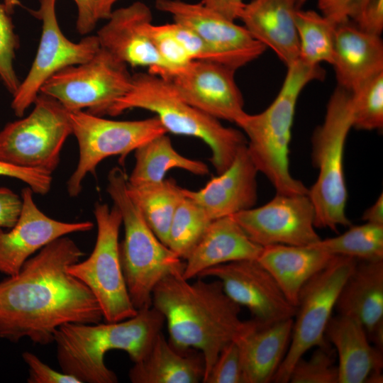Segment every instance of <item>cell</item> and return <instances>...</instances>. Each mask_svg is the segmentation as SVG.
I'll return each mask as SVG.
<instances>
[{
    "mask_svg": "<svg viewBox=\"0 0 383 383\" xmlns=\"http://www.w3.org/2000/svg\"><path fill=\"white\" fill-rule=\"evenodd\" d=\"M22 357L28 367V383H81L72 375L55 370L30 352H23Z\"/></svg>",
    "mask_w": 383,
    "mask_h": 383,
    "instance_id": "40",
    "label": "cell"
},
{
    "mask_svg": "<svg viewBox=\"0 0 383 383\" xmlns=\"http://www.w3.org/2000/svg\"><path fill=\"white\" fill-rule=\"evenodd\" d=\"M338 314L358 321L383 349V260H357L338 296Z\"/></svg>",
    "mask_w": 383,
    "mask_h": 383,
    "instance_id": "21",
    "label": "cell"
},
{
    "mask_svg": "<svg viewBox=\"0 0 383 383\" xmlns=\"http://www.w3.org/2000/svg\"><path fill=\"white\" fill-rule=\"evenodd\" d=\"M97 31L100 48L131 67L167 77L170 70L158 55L149 35L152 23L150 8L141 1L113 10Z\"/></svg>",
    "mask_w": 383,
    "mask_h": 383,
    "instance_id": "19",
    "label": "cell"
},
{
    "mask_svg": "<svg viewBox=\"0 0 383 383\" xmlns=\"http://www.w3.org/2000/svg\"><path fill=\"white\" fill-rule=\"evenodd\" d=\"M296 0H252L240 18L251 35L272 49L287 67L299 58Z\"/></svg>",
    "mask_w": 383,
    "mask_h": 383,
    "instance_id": "24",
    "label": "cell"
},
{
    "mask_svg": "<svg viewBox=\"0 0 383 383\" xmlns=\"http://www.w3.org/2000/svg\"><path fill=\"white\" fill-rule=\"evenodd\" d=\"M334 351L329 344L317 347L308 360L300 358L289 377L292 383H338V365L334 364Z\"/></svg>",
    "mask_w": 383,
    "mask_h": 383,
    "instance_id": "35",
    "label": "cell"
},
{
    "mask_svg": "<svg viewBox=\"0 0 383 383\" xmlns=\"http://www.w3.org/2000/svg\"><path fill=\"white\" fill-rule=\"evenodd\" d=\"M257 172L245 145L225 171L199 190L184 189V194L201 206L211 220L231 216L256 204Z\"/></svg>",
    "mask_w": 383,
    "mask_h": 383,
    "instance_id": "20",
    "label": "cell"
},
{
    "mask_svg": "<svg viewBox=\"0 0 383 383\" xmlns=\"http://www.w3.org/2000/svg\"><path fill=\"white\" fill-rule=\"evenodd\" d=\"M135 166L128 177V183L131 185L161 182L167 172L174 168L200 176L209 173L204 162L179 154L172 146L167 133L157 136L138 148L135 150Z\"/></svg>",
    "mask_w": 383,
    "mask_h": 383,
    "instance_id": "29",
    "label": "cell"
},
{
    "mask_svg": "<svg viewBox=\"0 0 383 383\" xmlns=\"http://www.w3.org/2000/svg\"><path fill=\"white\" fill-rule=\"evenodd\" d=\"M204 383H244L240 354L235 340L221 351Z\"/></svg>",
    "mask_w": 383,
    "mask_h": 383,
    "instance_id": "38",
    "label": "cell"
},
{
    "mask_svg": "<svg viewBox=\"0 0 383 383\" xmlns=\"http://www.w3.org/2000/svg\"><path fill=\"white\" fill-rule=\"evenodd\" d=\"M32 111L0 131V160L52 174L72 134L70 111L56 99L40 93Z\"/></svg>",
    "mask_w": 383,
    "mask_h": 383,
    "instance_id": "9",
    "label": "cell"
},
{
    "mask_svg": "<svg viewBox=\"0 0 383 383\" xmlns=\"http://www.w3.org/2000/svg\"><path fill=\"white\" fill-rule=\"evenodd\" d=\"M127 181L124 170L113 167L106 190L121 214L125 235L119 243L120 260L131 301L140 310L152 306V292L161 280L183 274L185 262L149 227L128 194Z\"/></svg>",
    "mask_w": 383,
    "mask_h": 383,
    "instance_id": "6",
    "label": "cell"
},
{
    "mask_svg": "<svg viewBox=\"0 0 383 383\" xmlns=\"http://www.w3.org/2000/svg\"><path fill=\"white\" fill-rule=\"evenodd\" d=\"M357 262L350 257L335 255L301 287L290 344L272 382H289L294 365L308 350L330 344L325 337L326 328L342 287Z\"/></svg>",
    "mask_w": 383,
    "mask_h": 383,
    "instance_id": "11",
    "label": "cell"
},
{
    "mask_svg": "<svg viewBox=\"0 0 383 383\" xmlns=\"http://www.w3.org/2000/svg\"><path fill=\"white\" fill-rule=\"evenodd\" d=\"M332 65L338 87L352 91L383 72L380 36L362 30L350 20L336 24Z\"/></svg>",
    "mask_w": 383,
    "mask_h": 383,
    "instance_id": "25",
    "label": "cell"
},
{
    "mask_svg": "<svg viewBox=\"0 0 383 383\" xmlns=\"http://www.w3.org/2000/svg\"><path fill=\"white\" fill-rule=\"evenodd\" d=\"M84 252L67 235L30 257L19 272L0 282V338L35 344L54 342L70 323H96L103 314L90 289L68 272Z\"/></svg>",
    "mask_w": 383,
    "mask_h": 383,
    "instance_id": "1",
    "label": "cell"
},
{
    "mask_svg": "<svg viewBox=\"0 0 383 383\" xmlns=\"http://www.w3.org/2000/svg\"><path fill=\"white\" fill-rule=\"evenodd\" d=\"M287 67L285 79L272 103L259 113H245L235 124L247 138V149L258 172L269 179L276 192L306 194L309 189L289 171L292 128L302 89L313 80L323 79L325 72L319 65H308L299 59Z\"/></svg>",
    "mask_w": 383,
    "mask_h": 383,
    "instance_id": "4",
    "label": "cell"
},
{
    "mask_svg": "<svg viewBox=\"0 0 383 383\" xmlns=\"http://www.w3.org/2000/svg\"><path fill=\"white\" fill-rule=\"evenodd\" d=\"M152 306L164 316L172 345L201 353L202 382L223 348L245 324L240 318V306L228 296L218 279L207 282L199 277L190 283L182 274L168 276L155 287Z\"/></svg>",
    "mask_w": 383,
    "mask_h": 383,
    "instance_id": "2",
    "label": "cell"
},
{
    "mask_svg": "<svg viewBox=\"0 0 383 383\" xmlns=\"http://www.w3.org/2000/svg\"><path fill=\"white\" fill-rule=\"evenodd\" d=\"M127 192L149 227L167 245L173 216L184 197V188L173 179L139 185L129 184L127 181Z\"/></svg>",
    "mask_w": 383,
    "mask_h": 383,
    "instance_id": "30",
    "label": "cell"
},
{
    "mask_svg": "<svg viewBox=\"0 0 383 383\" xmlns=\"http://www.w3.org/2000/svg\"><path fill=\"white\" fill-rule=\"evenodd\" d=\"M94 214L97 226L94 248L90 255L68 267V272L83 282L99 303L106 322H117L134 316L124 279L119 255L118 235L122 224L119 209L96 203Z\"/></svg>",
    "mask_w": 383,
    "mask_h": 383,
    "instance_id": "8",
    "label": "cell"
},
{
    "mask_svg": "<svg viewBox=\"0 0 383 383\" xmlns=\"http://www.w3.org/2000/svg\"><path fill=\"white\" fill-rule=\"evenodd\" d=\"M149 35L158 55L170 70L169 75L193 61L175 36L170 23L155 25L152 23Z\"/></svg>",
    "mask_w": 383,
    "mask_h": 383,
    "instance_id": "37",
    "label": "cell"
},
{
    "mask_svg": "<svg viewBox=\"0 0 383 383\" xmlns=\"http://www.w3.org/2000/svg\"><path fill=\"white\" fill-rule=\"evenodd\" d=\"M72 134L79 150L78 164L67 186L70 196H77L88 173L94 174L104 159L119 155L122 162L132 151L151 139L167 133L154 117L137 121H115L85 111L70 112Z\"/></svg>",
    "mask_w": 383,
    "mask_h": 383,
    "instance_id": "12",
    "label": "cell"
},
{
    "mask_svg": "<svg viewBox=\"0 0 383 383\" xmlns=\"http://www.w3.org/2000/svg\"><path fill=\"white\" fill-rule=\"evenodd\" d=\"M262 248L248 236L232 216L216 218L186 259L182 277L189 280L218 265L257 260Z\"/></svg>",
    "mask_w": 383,
    "mask_h": 383,
    "instance_id": "26",
    "label": "cell"
},
{
    "mask_svg": "<svg viewBox=\"0 0 383 383\" xmlns=\"http://www.w3.org/2000/svg\"><path fill=\"white\" fill-rule=\"evenodd\" d=\"M119 0H91L94 13L97 21L107 20L112 11L114 4Z\"/></svg>",
    "mask_w": 383,
    "mask_h": 383,
    "instance_id": "47",
    "label": "cell"
},
{
    "mask_svg": "<svg viewBox=\"0 0 383 383\" xmlns=\"http://www.w3.org/2000/svg\"><path fill=\"white\" fill-rule=\"evenodd\" d=\"M353 22L362 30L380 36L383 30V0H369L360 16Z\"/></svg>",
    "mask_w": 383,
    "mask_h": 383,
    "instance_id": "43",
    "label": "cell"
},
{
    "mask_svg": "<svg viewBox=\"0 0 383 383\" xmlns=\"http://www.w3.org/2000/svg\"><path fill=\"white\" fill-rule=\"evenodd\" d=\"M188 350L177 349L160 332L146 355L129 370V379L133 383H198L204 374L203 356Z\"/></svg>",
    "mask_w": 383,
    "mask_h": 383,
    "instance_id": "28",
    "label": "cell"
},
{
    "mask_svg": "<svg viewBox=\"0 0 383 383\" xmlns=\"http://www.w3.org/2000/svg\"><path fill=\"white\" fill-rule=\"evenodd\" d=\"M350 92L353 127L364 131L382 129L383 72L362 82Z\"/></svg>",
    "mask_w": 383,
    "mask_h": 383,
    "instance_id": "34",
    "label": "cell"
},
{
    "mask_svg": "<svg viewBox=\"0 0 383 383\" xmlns=\"http://www.w3.org/2000/svg\"><path fill=\"white\" fill-rule=\"evenodd\" d=\"M77 9L76 28L79 33L86 35L96 26L91 0H73Z\"/></svg>",
    "mask_w": 383,
    "mask_h": 383,
    "instance_id": "45",
    "label": "cell"
},
{
    "mask_svg": "<svg viewBox=\"0 0 383 383\" xmlns=\"http://www.w3.org/2000/svg\"><path fill=\"white\" fill-rule=\"evenodd\" d=\"M22 198L9 188L0 187V228H11L22 209Z\"/></svg>",
    "mask_w": 383,
    "mask_h": 383,
    "instance_id": "42",
    "label": "cell"
},
{
    "mask_svg": "<svg viewBox=\"0 0 383 383\" xmlns=\"http://www.w3.org/2000/svg\"><path fill=\"white\" fill-rule=\"evenodd\" d=\"M338 356V383H382V350L371 345L363 326L338 314L331 316L325 331Z\"/></svg>",
    "mask_w": 383,
    "mask_h": 383,
    "instance_id": "22",
    "label": "cell"
},
{
    "mask_svg": "<svg viewBox=\"0 0 383 383\" xmlns=\"http://www.w3.org/2000/svg\"><path fill=\"white\" fill-rule=\"evenodd\" d=\"M293 322L294 318L270 323L245 321L234 340L240 350L244 383L272 382L288 350Z\"/></svg>",
    "mask_w": 383,
    "mask_h": 383,
    "instance_id": "23",
    "label": "cell"
},
{
    "mask_svg": "<svg viewBox=\"0 0 383 383\" xmlns=\"http://www.w3.org/2000/svg\"><path fill=\"white\" fill-rule=\"evenodd\" d=\"M352 127L350 92L338 87L329 99L323 122L311 139L312 164L318 174L308 195L314 208L316 228L337 231L339 226H351L345 212L348 191L343 155Z\"/></svg>",
    "mask_w": 383,
    "mask_h": 383,
    "instance_id": "7",
    "label": "cell"
},
{
    "mask_svg": "<svg viewBox=\"0 0 383 383\" xmlns=\"http://www.w3.org/2000/svg\"><path fill=\"white\" fill-rule=\"evenodd\" d=\"M369 0H318L321 14L335 24L356 21Z\"/></svg>",
    "mask_w": 383,
    "mask_h": 383,
    "instance_id": "41",
    "label": "cell"
},
{
    "mask_svg": "<svg viewBox=\"0 0 383 383\" xmlns=\"http://www.w3.org/2000/svg\"><path fill=\"white\" fill-rule=\"evenodd\" d=\"M10 15L4 4L0 2V78L13 95L21 83L13 67L16 51L19 47V38L14 32Z\"/></svg>",
    "mask_w": 383,
    "mask_h": 383,
    "instance_id": "36",
    "label": "cell"
},
{
    "mask_svg": "<svg viewBox=\"0 0 383 383\" xmlns=\"http://www.w3.org/2000/svg\"><path fill=\"white\" fill-rule=\"evenodd\" d=\"M307 0H296V6L299 9L306 1Z\"/></svg>",
    "mask_w": 383,
    "mask_h": 383,
    "instance_id": "49",
    "label": "cell"
},
{
    "mask_svg": "<svg viewBox=\"0 0 383 383\" xmlns=\"http://www.w3.org/2000/svg\"><path fill=\"white\" fill-rule=\"evenodd\" d=\"M201 3L209 9L233 21L240 18L245 4L243 0H202Z\"/></svg>",
    "mask_w": 383,
    "mask_h": 383,
    "instance_id": "44",
    "label": "cell"
},
{
    "mask_svg": "<svg viewBox=\"0 0 383 383\" xmlns=\"http://www.w3.org/2000/svg\"><path fill=\"white\" fill-rule=\"evenodd\" d=\"M366 223L383 226V194L379 196L375 202L367 209L362 215Z\"/></svg>",
    "mask_w": 383,
    "mask_h": 383,
    "instance_id": "46",
    "label": "cell"
},
{
    "mask_svg": "<svg viewBox=\"0 0 383 383\" xmlns=\"http://www.w3.org/2000/svg\"><path fill=\"white\" fill-rule=\"evenodd\" d=\"M165 318L152 306L138 310L133 317L105 323H66L55 333L57 360L63 373L81 383H116V374L104 357L112 350L126 352L133 362L148 353Z\"/></svg>",
    "mask_w": 383,
    "mask_h": 383,
    "instance_id": "3",
    "label": "cell"
},
{
    "mask_svg": "<svg viewBox=\"0 0 383 383\" xmlns=\"http://www.w3.org/2000/svg\"><path fill=\"white\" fill-rule=\"evenodd\" d=\"M0 176L14 178L26 183L35 194H45L51 187L52 174L45 171L10 165L0 160Z\"/></svg>",
    "mask_w": 383,
    "mask_h": 383,
    "instance_id": "39",
    "label": "cell"
},
{
    "mask_svg": "<svg viewBox=\"0 0 383 383\" xmlns=\"http://www.w3.org/2000/svg\"><path fill=\"white\" fill-rule=\"evenodd\" d=\"M4 4L6 6L7 11L10 14L13 13L14 8L16 6H19L21 4L18 0H4Z\"/></svg>",
    "mask_w": 383,
    "mask_h": 383,
    "instance_id": "48",
    "label": "cell"
},
{
    "mask_svg": "<svg viewBox=\"0 0 383 383\" xmlns=\"http://www.w3.org/2000/svg\"><path fill=\"white\" fill-rule=\"evenodd\" d=\"M128 67L100 48L89 60L51 76L40 93L56 99L70 112L86 110L98 116L108 115L131 89L133 75Z\"/></svg>",
    "mask_w": 383,
    "mask_h": 383,
    "instance_id": "10",
    "label": "cell"
},
{
    "mask_svg": "<svg viewBox=\"0 0 383 383\" xmlns=\"http://www.w3.org/2000/svg\"><path fill=\"white\" fill-rule=\"evenodd\" d=\"M57 0H39L38 10L32 11L42 23L38 50L31 67L13 94L11 109L21 118L33 104L43 84L60 70L91 59L100 49L96 35L79 42L70 40L62 32L56 15Z\"/></svg>",
    "mask_w": 383,
    "mask_h": 383,
    "instance_id": "13",
    "label": "cell"
},
{
    "mask_svg": "<svg viewBox=\"0 0 383 383\" xmlns=\"http://www.w3.org/2000/svg\"><path fill=\"white\" fill-rule=\"evenodd\" d=\"M299 60L311 65L325 62L332 65L336 24L315 11L296 12Z\"/></svg>",
    "mask_w": 383,
    "mask_h": 383,
    "instance_id": "31",
    "label": "cell"
},
{
    "mask_svg": "<svg viewBox=\"0 0 383 383\" xmlns=\"http://www.w3.org/2000/svg\"><path fill=\"white\" fill-rule=\"evenodd\" d=\"M235 72L219 63L193 60L165 79L192 106L218 120L235 123L246 112Z\"/></svg>",
    "mask_w": 383,
    "mask_h": 383,
    "instance_id": "17",
    "label": "cell"
},
{
    "mask_svg": "<svg viewBox=\"0 0 383 383\" xmlns=\"http://www.w3.org/2000/svg\"><path fill=\"white\" fill-rule=\"evenodd\" d=\"M334 256L312 245L277 244L263 247L257 260L274 277L287 300L296 307L301 287Z\"/></svg>",
    "mask_w": 383,
    "mask_h": 383,
    "instance_id": "27",
    "label": "cell"
},
{
    "mask_svg": "<svg viewBox=\"0 0 383 383\" xmlns=\"http://www.w3.org/2000/svg\"><path fill=\"white\" fill-rule=\"evenodd\" d=\"M131 109L154 113L167 133L204 141L211 150L210 160L218 174L247 145L242 131L224 126L218 119L192 106L179 96L167 79L148 72L133 74L129 91L111 107L108 115L117 116Z\"/></svg>",
    "mask_w": 383,
    "mask_h": 383,
    "instance_id": "5",
    "label": "cell"
},
{
    "mask_svg": "<svg viewBox=\"0 0 383 383\" xmlns=\"http://www.w3.org/2000/svg\"><path fill=\"white\" fill-rule=\"evenodd\" d=\"M333 255L357 260H383V226L366 223L350 226L343 233L311 245Z\"/></svg>",
    "mask_w": 383,
    "mask_h": 383,
    "instance_id": "32",
    "label": "cell"
},
{
    "mask_svg": "<svg viewBox=\"0 0 383 383\" xmlns=\"http://www.w3.org/2000/svg\"><path fill=\"white\" fill-rule=\"evenodd\" d=\"M155 7L170 14L174 22L190 28L220 57L222 64L234 70L263 54L266 47L244 27L200 3L182 0H156Z\"/></svg>",
    "mask_w": 383,
    "mask_h": 383,
    "instance_id": "16",
    "label": "cell"
},
{
    "mask_svg": "<svg viewBox=\"0 0 383 383\" xmlns=\"http://www.w3.org/2000/svg\"><path fill=\"white\" fill-rule=\"evenodd\" d=\"M33 191L22 189V209L9 231L0 228V273L17 274L34 254L53 240L70 233L89 231L91 221L65 222L48 216L35 204Z\"/></svg>",
    "mask_w": 383,
    "mask_h": 383,
    "instance_id": "18",
    "label": "cell"
},
{
    "mask_svg": "<svg viewBox=\"0 0 383 383\" xmlns=\"http://www.w3.org/2000/svg\"><path fill=\"white\" fill-rule=\"evenodd\" d=\"M212 221L201 206L184 196L173 216L167 247L180 258L186 260Z\"/></svg>",
    "mask_w": 383,
    "mask_h": 383,
    "instance_id": "33",
    "label": "cell"
},
{
    "mask_svg": "<svg viewBox=\"0 0 383 383\" xmlns=\"http://www.w3.org/2000/svg\"><path fill=\"white\" fill-rule=\"evenodd\" d=\"M231 216L248 236L262 247L309 246L321 239L315 230V211L308 194L276 193L265 204Z\"/></svg>",
    "mask_w": 383,
    "mask_h": 383,
    "instance_id": "14",
    "label": "cell"
},
{
    "mask_svg": "<svg viewBox=\"0 0 383 383\" xmlns=\"http://www.w3.org/2000/svg\"><path fill=\"white\" fill-rule=\"evenodd\" d=\"M197 277H213L228 296L246 307L252 319L270 323L294 318L296 307L286 298L271 274L257 260H242L218 265Z\"/></svg>",
    "mask_w": 383,
    "mask_h": 383,
    "instance_id": "15",
    "label": "cell"
}]
</instances>
